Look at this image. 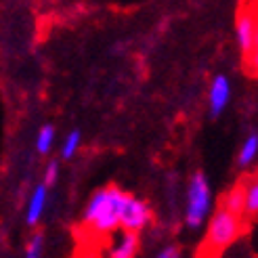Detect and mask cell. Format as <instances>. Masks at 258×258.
<instances>
[{
    "instance_id": "ac0fdd59",
    "label": "cell",
    "mask_w": 258,
    "mask_h": 258,
    "mask_svg": "<svg viewBox=\"0 0 258 258\" xmlns=\"http://www.w3.org/2000/svg\"><path fill=\"white\" fill-rule=\"evenodd\" d=\"M78 258H101L97 252H93V250H88V252H84V254H80Z\"/></svg>"
},
{
    "instance_id": "7a4b0ae2",
    "label": "cell",
    "mask_w": 258,
    "mask_h": 258,
    "mask_svg": "<svg viewBox=\"0 0 258 258\" xmlns=\"http://www.w3.org/2000/svg\"><path fill=\"white\" fill-rule=\"evenodd\" d=\"M241 216L229 212L225 208H218L208 225V235H206V252L210 258H216L225 248H229L239 235Z\"/></svg>"
},
{
    "instance_id": "9c48e42d",
    "label": "cell",
    "mask_w": 258,
    "mask_h": 258,
    "mask_svg": "<svg viewBox=\"0 0 258 258\" xmlns=\"http://www.w3.org/2000/svg\"><path fill=\"white\" fill-rule=\"evenodd\" d=\"M221 208L233 212V214H237V216H243V212H246V187L237 185V187L231 189L227 196H225Z\"/></svg>"
},
{
    "instance_id": "ba28073f",
    "label": "cell",
    "mask_w": 258,
    "mask_h": 258,
    "mask_svg": "<svg viewBox=\"0 0 258 258\" xmlns=\"http://www.w3.org/2000/svg\"><path fill=\"white\" fill-rule=\"evenodd\" d=\"M46 196H48V187L42 183L38 185L30 198V204H28V214H25V223L30 227H36L38 221L42 218V212H44V206H46Z\"/></svg>"
},
{
    "instance_id": "6da1fadb",
    "label": "cell",
    "mask_w": 258,
    "mask_h": 258,
    "mask_svg": "<svg viewBox=\"0 0 258 258\" xmlns=\"http://www.w3.org/2000/svg\"><path fill=\"white\" fill-rule=\"evenodd\" d=\"M126 191L120 187H105L90 198L84 210V225L97 235H107L120 227V210Z\"/></svg>"
},
{
    "instance_id": "4fadbf2b",
    "label": "cell",
    "mask_w": 258,
    "mask_h": 258,
    "mask_svg": "<svg viewBox=\"0 0 258 258\" xmlns=\"http://www.w3.org/2000/svg\"><path fill=\"white\" fill-rule=\"evenodd\" d=\"M243 214L258 216V180H252L246 187V212Z\"/></svg>"
},
{
    "instance_id": "5b68a950",
    "label": "cell",
    "mask_w": 258,
    "mask_h": 258,
    "mask_svg": "<svg viewBox=\"0 0 258 258\" xmlns=\"http://www.w3.org/2000/svg\"><path fill=\"white\" fill-rule=\"evenodd\" d=\"M149 221H151L149 206L143 200L133 198L126 193L122 210H120V227L126 231H133V233H139L143 227H147Z\"/></svg>"
},
{
    "instance_id": "8992f818",
    "label": "cell",
    "mask_w": 258,
    "mask_h": 258,
    "mask_svg": "<svg viewBox=\"0 0 258 258\" xmlns=\"http://www.w3.org/2000/svg\"><path fill=\"white\" fill-rule=\"evenodd\" d=\"M256 30H258V19L254 17V13L241 11L235 21V34H237V44L241 48L243 57H248L254 48L256 40Z\"/></svg>"
},
{
    "instance_id": "5bb4252c",
    "label": "cell",
    "mask_w": 258,
    "mask_h": 258,
    "mask_svg": "<svg viewBox=\"0 0 258 258\" xmlns=\"http://www.w3.org/2000/svg\"><path fill=\"white\" fill-rule=\"evenodd\" d=\"M42 243H44L42 233H36V235L30 239V243H28L25 258H40V256H42Z\"/></svg>"
},
{
    "instance_id": "277c9868",
    "label": "cell",
    "mask_w": 258,
    "mask_h": 258,
    "mask_svg": "<svg viewBox=\"0 0 258 258\" xmlns=\"http://www.w3.org/2000/svg\"><path fill=\"white\" fill-rule=\"evenodd\" d=\"M105 241L103 246L97 250V254L101 258H135L137 248H139V237L133 231H126L122 227H118L111 233L103 235Z\"/></svg>"
},
{
    "instance_id": "30bf717a",
    "label": "cell",
    "mask_w": 258,
    "mask_h": 258,
    "mask_svg": "<svg viewBox=\"0 0 258 258\" xmlns=\"http://www.w3.org/2000/svg\"><path fill=\"white\" fill-rule=\"evenodd\" d=\"M256 156H258V135L254 133V135H250L246 141H243L237 162H239L241 166H248V164H252V162L256 160Z\"/></svg>"
},
{
    "instance_id": "52a82bcc",
    "label": "cell",
    "mask_w": 258,
    "mask_h": 258,
    "mask_svg": "<svg viewBox=\"0 0 258 258\" xmlns=\"http://www.w3.org/2000/svg\"><path fill=\"white\" fill-rule=\"evenodd\" d=\"M229 99H231L229 78L225 74H218L216 78L212 80V84H210V95H208V105H210V115L212 118H218V115L225 111Z\"/></svg>"
},
{
    "instance_id": "7c38bea8",
    "label": "cell",
    "mask_w": 258,
    "mask_h": 258,
    "mask_svg": "<svg viewBox=\"0 0 258 258\" xmlns=\"http://www.w3.org/2000/svg\"><path fill=\"white\" fill-rule=\"evenodd\" d=\"M78 147H80V131L76 128V131H72L66 137V143H63V147H61V158L63 160H72L74 153L78 151Z\"/></svg>"
},
{
    "instance_id": "e0dca14e",
    "label": "cell",
    "mask_w": 258,
    "mask_h": 258,
    "mask_svg": "<svg viewBox=\"0 0 258 258\" xmlns=\"http://www.w3.org/2000/svg\"><path fill=\"white\" fill-rule=\"evenodd\" d=\"M156 258H180V252H178V248H174V246H170V248H166V250H162Z\"/></svg>"
},
{
    "instance_id": "8fae6325",
    "label": "cell",
    "mask_w": 258,
    "mask_h": 258,
    "mask_svg": "<svg viewBox=\"0 0 258 258\" xmlns=\"http://www.w3.org/2000/svg\"><path fill=\"white\" fill-rule=\"evenodd\" d=\"M55 143V126L53 124H44L36 137V149L40 153H48L50 147Z\"/></svg>"
},
{
    "instance_id": "2e32d148",
    "label": "cell",
    "mask_w": 258,
    "mask_h": 258,
    "mask_svg": "<svg viewBox=\"0 0 258 258\" xmlns=\"http://www.w3.org/2000/svg\"><path fill=\"white\" fill-rule=\"evenodd\" d=\"M57 174H59V164H57L55 160L48 162L46 172H44V185H46V187H53L55 180H57Z\"/></svg>"
},
{
    "instance_id": "3957f363",
    "label": "cell",
    "mask_w": 258,
    "mask_h": 258,
    "mask_svg": "<svg viewBox=\"0 0 258 258\" xmlns=\"http://www.w3.org/2000/svg\"><path fill=\"white\" fill-rule=\"evenodd\" d=\"M210 185L202 172H196L189 180V189H187V214L185 221L191 229L202 227L206 221V214L210 210Z\"/></svg>"
},
{
    "instance_id": "9a60e30c",
    "label": "cell",
    "mask_w": 258,
    "mask_h": 258,
    "mask_svg": "<svg viewBox=\"0 0 258 258\" xmlns=\"http://www.w3.org/2000/svg\"><path fill=\"white\" fill-rule=\"evenodd\" d=\"M248 61V70L252 76H258V30H256V40H254V48H252V53L246 57Z\"/></svg>"
}]
</instances>
